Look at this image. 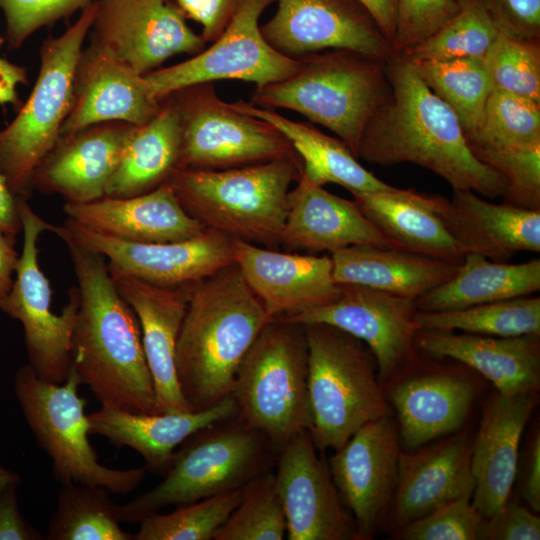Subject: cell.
I'll return each instance as SVG.
<instances>
[{
  "label": "cell",
  "mask_w": 540,
  "mask_h": 540,
  "mask_svg": "<svg viewBox=\"0 0 540 540\" xmlns=\"http://www.w3.org/2000/svg\"><path fill=\"white\" fill-rule=\"evenodd\" d=\"M386 66L390 92L369 119L357 158L383 167L411 163L440 176L453 190L503 197L505 178L472 154L456 115L411 61L395 53Z\"/></svg>",
  "instance_id": "6da1fadb"
},
{
  "label": "cell",
  "mask_w": 540,
  "mask_h": 540,
  "mask_svg": "<svg viewBox=\"0 0 540 540\" xmlns=\"http://www.w3.org/2000/svg\"><path fill=\"white\" fill-rule=\"evenodd\" d=\"M78 306L71 369L101 406L156 413L155 392L138 318L116 287L106 258L68 237Z\"/></svg>",
  "instance_id": "7a4b0ae2"
},
{
  "label": "cell",
  "mask_w": 540,
  "mask_h": 540,
  "mask_svg": "<svg viewBox=\"0 0 540 540\" xmlns=\"http://www.w3.org/2000/svg\"><path fill=\"white\" fill-rule=\"evenodd\" d=\"M272 320L234 263L194 284L176 344V370L191 411L231 395L239 366Z\"/></svg>",
  "instance_id": "3957f363"
},
{
  "label": "cell",
  "mask_w": 540,
  "mask_h": 540,
  "mask_svg": "<svg viewBox=\"0 0 540 540\" xmlns=\"http://www.w3.org/2000/svg\"><path fill=\"white\" fill-rule=\"evenodd\" d=\"M301 173V159L285 158L221 170L177 168L167 184L205 229L278 249L290 187Z\"/></svg>",
  "instance_id": "277c9868"
},
{
  "label": "cell",
  "mask_w": 540,
  "mask_h": 540,
  "mask_svg": "<svg viewBox=\"0 0 540 540\" xmlns=\"http://www.w3.org/2000/svg\"><path fill=\"white\" fill-rule=\"evenodd\" d=\"M292 76L256 87L251 104L284 108L335 133L357 157L363 131L390 92L386 62L349 49L302 56Z\"/></svg>",
  "instance_id": "5b68a950"
},
{
  "label": "cell",
  "mask_w": 540,
  "mask_h": 540,
  "mask_svg": "<svg viewBox=\"0 0 540 540\" xmlns=\"http://www.w3.org/2000/svg\"><path fill=\"white\" fill-rule=\"evenodd\" d=\"M277 455L270 439L239 414L216 421L180 445L160 483L119 505L120 520L139 523L169 506L243 488L271 470Z\"/></svg>",
  "instance_id": "8992f818"
},
{
  "label": "cell",
  "mask_w": 540,
  "mask_h": 540,
  "mask_svg": "<svg viewBox=\"0 0 540 540\" xmlns=\"http://www.w3.org/2000/svg\"><path fill=\"white\" fill-rule=\"evenodd\" d=\"M308 348L310 437L339 449L365 424L388 415L376 360L367 345L328 324H303Z\"/></svg>",
  "instance_id": "52a82bcc"
},
{
  "label": "cell",
  "mask_w": 540,
  "mask_h": 540,
  "mask_svg": "<svg viewBox=\"0 0 540 540\" xmlns=\"http://www.w3.org/2000/svg\"><path fill=\"white\" fill-rule=\"evenodd\" d=\"M96 9L97 0L83 8L62 34L43 41L31 93L16 117L0 130V171L17 198H29L36 169L60 138Z\"/></svg>",
  "instance_id": "ba28073f"
},
{
  "label": "cell",
  "mask_w": 540,
  "mask_h": 540,
  "mask_svg": "<svg viewBox=\"0 0 540 540\" xmlns=\"http://www.w3.org/2000/svg\"><path fill=\"white\" fill-rule=\"evenodd\" d=\"M231 396L238 414L279 450L311 426L303 324L270 320L243 358Z\"/></svg>",
  "instance_id": "9c48e42d"
},
{
  "label": "cell",
  "mask_w": 540,
  "mask_h": 540,
  "mask_svg": "<svg viewBox=\"0 0 540 540\" xmlns=\"http://www.w3.org/2000/svg\"><path fill=\"white\" fill-rule=\"evenodd\" d=\"M80 385L72 369L64 383L55 384L39 378L28 364L18 368L14 380L23 416L38 446L50 457L56 481L128 494L141 484L147 471L144 467L113 469L98 461L88 439L86 400L78 394Z\"/></svg>",
  "instance_id": "30bf717a"
},
{
  "label": "cell",
  "mask_w": 540,
  "mask_h": 540,
  "mask_svg": "<svg viewBox=\"0 0 540 540\" xmlns=\"http://www.w3.org/2000/svg\"><path fill=\"white\" fill-rule=\"evenodd\" d=\"M168 97L180 123L178 168L221 170L300 159L277 128L221 100L213 83L192 85Z\"/></svg>",
  "instance_id": "8fae6325"
},
{
  "label": "cell",
  "mask_w": 540,
  "mask_h": 540,
  "mask_svg": "<svg viewBox=\"0 0 540 540\" xmlns=\"http://www.w3.org/2000/svg\"><path fill=\"white\" fill-rule=\"evenodd\" d=\"M23 243L13 286L0 310L19 321L24 331L28 365L42 380L64 383L72 366L71 336L78 306L77 288L57 315L51 309V285L39 265L38 241L52 225L39 216L26 198H18Z\"/></svg>",
  "instance_id": "7c38bea8"
},
{
  "label": "cell",
  "mask_w": 540,
  "mask_h": 540,
  "mask_svg": "<svg viewBox=\"0 0 540 540\" xmlns=\"http://www.w3.org/2000/svg\"><path fill=\"white\" fill-rule=\"evenodd\" d=\"M275 0H242L223 33L188 60L144 75L157 99L189 86L217 80H242L256 87L296 73L299 59L275 50L263 37L259 19Z\"/></svg>",
  "instance_id": "4fadbf2b"
},
{
  "label": "cell",
  "mask_w": 540,
  "mask_h": 540,
  "mask_svg": "<svg viewBox=\"0 0 540 540\" xmlns=\"http://www.w3.org/2000/svg\"><path fill=\"white\" fill-rule=\"evenodd\" d=\"M53 233L102 254L110 272L163 288L192 286L235 263L232 240L210 229L181 241L136 243L95 232L67 219L55 226Z\"/></svg>",
  "instance_id": "5bb4252c"
},
{
  "label": "cell",
  "mask_w": 540,
  "mask_h": 540,
  "mask_svg": "<svg viewBox=\"0 0 540 540\" xmlns=\"http://www.w3.org/2000/svg\"><path fill=\"white\" fill-rule=\"evenodd\" d=\"M174 0H97L91 43L141 75L206 45Z\"/></svg>",
  "instance_id": "9a60e30c"
},
{
  "label": "cell",
  "mask_w": 540,
  "mask_h": 540,
  "mask_svg": "<svg viewBox=\"0 0 540 540\" xmlns=\"http://www.w3.org/2000/svg\"><path fill=\"white\" fill-rule=\"evenodd\" d=\"M340 285V295L331 303L278 319L328 324L361 340L371 350L384 386L417 355L416 302L365 286Z\"/></svg>",
  "instance_id": "2e32d148"
},
{
  "label": "cell",
  "mask_w": 540,
  "mask_h": 540,
  "mask_svg": "<svg viewBox=\"0 0 540 540\" xmlns=\"http://www.w3.org/2000/svg\"><path fill=\"white\" fill-rule=\"evenodd\" d=\"M262 26L279 53L300 58L327 49H349L388 61L395 53L372 15L358 0H275Z\"/></svg>",
  "instance_id": "e0dca14e"
},
{
  "label": "cell",
  "mask_w": 540,
  "mask_h": 540,
  "mask_svg": "<svg viewBox=\"0 0 540 540\" xmlns=\"http://www.w3.org/2000/svg\"><path fill=\"white\" fill-rule=\"evenodd\" d=\"M274 473L287 525V540H358L328 463L320 459L308 430L278 450Z\"/></svg>",
  "instance_id": "ac0fdd59"
},
{
  "label": "cell",
  "mask_w": 540,
  "mask_h": 540,
  "mask_svg": "<svg viewBox=\"0 0 540 540\" xmlns=\"http://www.w3.org/2000/svg\"><path fill=\"white\" fill-rule=\"evenodd\" d=\"M398 436L389 415L383 416L357 430L327 462L358 540L372 539L384 524L397 482Z\"/></svg>",
  "instance_id": "d6986e66"
},
{
  "label": "cell",
  "mask_w": 540,
  "mask_h": 540,
  "mask_svg": "<svg viewBox=\"0 0 540 540\" xmlns=\"http://www.w3.org/2000/svg\"><path fill=\"white\" fill-rule=\"evenodd\" d=\"M231 240L235 264L271 319L324 306L340 295L330 255L280 252Z\"/></svg>",
  "instance_id": "ffe728a7"
},
{
  "label": "cell",
  "mask_w": 540,
  "mask_h": 540,
  "mask_svg": "<svg viewBox=\"0 0 540 540\" xmlns=\"http://www.w3.org/2000/svg\"><path fill=\"white\" fill-rule=\"evenodd\" d=\"M161 106L162 99L151 94L144 75L90 43L77 65L72 103L60 137L105 122L139 126Z\"/></svg>",
  "instance_id": "44dd1931"
},
{
  "label": "cell",
  "mask_w": 540,
  "mask_h": 540,
  "mask_svg": "<svg viewBox=\"0 0 540 540\" xmlns=\"http://www.w3.org/2000/svg\"><path fill=\"white\" fill-rule=\"evenodd\" d=\"M391 380L395 383L386 398L396 410L399 436L410 448L458 430L476 396L470 378L439 365L424 367L418 355Z\"/></svg>",
  "instance_id": "7402d4cb"
},
{
  "label": "cell",
  "mask_w": 540,
  "mask_h": 540,
  "mask_svg": "<svg viewBox=\"0 0 540 540\" xmlns=\"http://www.w3.org/2000/svg\"><path fill=\"white\" fill-rule=\"evenodd\" d=\"M472 440L468 433L415 453L400 451L393 497L384 523L393 533L436 508L463 497L472 498Z\"/></svg>",
  "instance_id": "603a6c76"
},
{
  "label": "cell",
  "mask_w": 540,
  "mask_h": 540,
  "mask_svg": "<svg viewBox=\"0 0 540 540\" xmlns=\"http://www.w3.org/2000/svg\"><path fill=\"white\" fill-rule=\"evenodd\" d=\"M134 126L105 122L60 137L36 169L32 188L70 203L106 196Z\"/></svg>",
  "instance_id": "cb8c5ba5"
},
{
  "label": "cell",
  "mask_w": 540,
  "mask_h": 540,
  "mask_svg": "<svg viewBox=\"0 0 540 540\" xmlns=\"http://www.w3.org/2000/svg\"><path fill=\"white\" fill-rule=\"evenodd\" d=\"M536 394L496 392L485 404L470 459L475 480L471 502L483 519L494 515L511 495L520 440L537 405Z\"/></svg>",
  "instance_id": "d4e9b609"
},
{
  "label": "cell",
  "mask_w": 540,
  "mask_h": 540,
  "mask_svg": "<svg viewBox=\"0 0 540 540\" xmlns=\"http://www.w3.org/2000/svg\"><path fill=\"white\" fill-rule=\"evenodd\" d=\"M110 274L139 321L154 385L156 413L191 411L177 377L176 344L193 285L163 288L122 274Z\"/></svg>",
  "instance_id": "484cf974"
},
{
  "label": "cell",
  "mask_w": 540,
  "mask_h": 540,
  "mask_svg": "<svg viewBox=\"0 0 540 540\" xmlns=\"http://www.w3.org/2000/svg\"><path fill=\"white\" fill-rule=\"evenodd\" d=\"M63 211L67 219L83 227L128 242L181 241L205 229L183 209L167 182L131 197L65 202Z\"/></svg>",
  "instance_id": "4316f807"
},
{
  "label": "cell",
  "mask_w": 540,
  "mask_h": 540,
  "mask_svg": "<svg viewBox=\"0 0 540 540\" xmlns=\"http://www.w3.org/2000/svg\"><path fill=\"white\" fill-rule=\"evenodd\" d=\"M436 212L467 253L507 262L518 252H540V210L493 203L469 190L436 198Z\"/></svg>",
  "instance_id": "83f0119b"
},
{
  "label": "cell",
  "mask_w": 540,
  "mask_h": 540,
  "mask_svg": "<svg viewBox=\"0 0 540 540\" xmlns=\"http://www.w3.org/2000/svg\"><path fill=\"white\" fill-rule=\"evenodd\" d=\"M415 346L429 357L450 358L477 371L501 394L538 392L540 335L497 337L419 330Z\"/></svg>",
  "instance_id": "f1b7e54d"
},
{
  "label": "cell",
  "mask_w": 540,
  "mask_h": 540,
  "mask_svg": "<svg viewBox=\"0 0 540 540\" xmlns=\"http://www.w3.org/2000/svg\"><path fill=\"white\" fill-rule=\"evenodd\" d=\"M352 245L394 248L354 200L332 194L300 176L288 194L282 246L288 251L331 254Z\"/></svg>",
  "instance_id": "f546056e"
},
{
  "label": "cell",
  "mask_w": 540,
  "mask_h": 540,
  "mask_svg": "<svg viewBox=\"0 0 540 540\" xmlns=\"http://www.w3.org/2000/svg\"><path fill=\"white\" fill-rule=\"evenodd\" d=\"M237 414L231 395L201 411L148 414L101 406L88 414L89 433L105 437L117 449H134L143 457L147 472L163 476L176 448L189 436Z\"/></svg>",
  "instance_id": "4dcf8cb0"
},
{
  "label": "cell",
  "mask_w": 540,
  "mask_h": 540,
  "mask_svg": "<svg viewBox=\"0 0 540 540\" xmlns=\"http://www.w3.org/2000/svg\"><path fill=\"white\" fill-rule=\"evenodd\" d=\"M353 197L395 249L458 264L467 254L437 214V195L394 187Z\"/></svg>",
  "instance_id": "1f68e13d"
},
{
  "label": "cell",
  "mask_w": 540,
  "mask_h": 540,
  "mask_svg": "<svg viewBox=\"0 0 540 540\" xmlns=\"http://www.w3.org/2000/svg\"><path fill=\"white\" fill-rule=\"evenodd\" d=\"M338 284H355L417 300L450 279L458 263L394 248L352 245L330 254Z\"/></svg>",
  "instance_id": "d6a6232c"
},
{
  "label": "cell",
  "mask_w": 540,
  "mask_h": 540,
  "mask_svg": "<svg viewBox=\"0 0 540 540\" xmlns=\"http://www.w3.org/2000/svg\"><path fill=\"white\" fill-rule=\"evenodd\" d=\"M231 104L241 112L272 124L289 140L302 162L301 177L308 182L318 186L338 184L352 195L394 188L365 169L342 140L321 132L312 124L288 119L273 109L243 100Z\"/></svg>",
  "instance_id": "836d02e7"
},
{
  "label": "cell",
  "mask_w": 540,
  "mask_h": 540,
  "mask_svg": "<svg viewBox=\"0 0 540 540\" xmlns=\"http://www.w3.org/2000/svg\"><path fill=\"white\" fill-rule=\"evenodd\" d=\"M539 290L540 259L512 264L467 253L450 279L415 302L421 312L449 311L529 296Z\"/></svg>",
  "instance_id": "e575fe53"
},
{
  "label": "cell",
  "mask_w": 540,
  "mask_h": 540,
  "mask_svg": "<svg viewBox=\"0 0 540 540\" xmlns=\"http://www.w3.org/2000/svg\"><path fill=\"white\" fill-rule=\"evenodd\" d=\"M180 145L178 113L167 96L152 119L133 127L106 196H136L165 184L179 167Z\"/></svg>",
  "instance_id": "d590c367"
},
{
  "label": "cell",
  "mask_w": 540,
  "mask_h": 540,
  "mask_svg": "<svg viewBox=\"0 0 540 540\" xmlns=\"http://www.w3.org/2000/svg\"><path fill=\"white\" fill-rule=\"evenodd\" d=\"M102 486L62 484L45 540H134L122 529L119 505Z\"/></svg>",
  "instance_id": "8d00e7d4"
},
{
  "label": "cell",
  "mask_w": 540,
  "mask_h": 540,
  "mask_svg": "<svg viewBox=\"0 0 540 540\" xmlns=\"http://www.w3.org/2000/svg\"><path fill=\"white\" fill-rule=\"evenodd\" d=\"M415 320L419 330L497 337L540 335V297L529 295L449 311H417Z\"/></svg>",
  "instance_id": "74e56055"
},
{
  "label": "cell",
  "mask_w": 540,
  "mask_h": 540,
  "mask_svg": "<svg viewBox=\"0 0 540 540\" xmlns=\"http://www.w3.org/2000/svg\"><path fill=\"white\" fill-rule=\"evenodd\" d=\"M427 87L456 115L465 134L478 124L492 83L484 57L411 61Z\"/></svg>",
  "instance_id": "f35d334b"
},
{
  "label": "cell",
  "mask_w": 540,
  "mask_h": 540,
  "mask_svg": "<svg viewBox=\"0 0 540 540\" xmlns=\"http://www.w3.org/2000/svg\"><path fill=\"white\" fill-rule=\"evenodd\" d=\"M457 14L405 55L410 61L484 57L499 34L485 0H455Z\"/></svg>",
  "instance_id": "ab89813d"
},
{
  "label": "cell",
  "mask_w": 540,
  "mask_h": 540,
  "mask_svg": "<svg viewBox=\"0 0 540 540\" xmlns=\"http://www.w3.org/2000/svg\"><path fill=\"white\" fill-rule=\"evenodd\" d=\"M244 487L175 506L169 513L149 514L139 522L134 540H212L240 502Z\"/></svg>",
  "instance_id": "60d3db41"
},
{
  "label": "cell",
  "mask_w": 540,
  "mask_h": 540,
  "mask_svg": "<svg viewBox=\"0 0 540 540\" xmlns=\"http://www.w3.org/2000/svg\"><path fill=\"white\" fill-rule=\"evenodd\" d=\"M287 525L271 470L251 480L213 540H283Z\"/></svg>",
  "instance_id": "b9f144b4"
},
{
  "label": "cell",
  "mask_w": 540,
  "mask_h": 540,
  "mask_svg": "<svg viewBox=\"0 0 540 540\" xmlns=\"http://www.w3.org/2000/svg\"><path fill=\"white\" fill-rule=\"evenodd\" d=\"M465 138L468 145H540V104L492 90L478 124Z\"/></svg>",
  "instance_id": "7bdbcfd3"
},
{
  "label": "cell",
  "mask_w": 540,
  "mask_h": 540,
  "mask_svg": "<svg viewBox=\"0 0 540 540\" xmlns=\"http://www.w3.org/2000/svg\"><path fill=\"white\" fill-rule=\"evenodd\" d=\"M484 61L492 90L540 104V38L500 30Z\"/></svg>",
  "instance_id": "ee69618b"
},
{
  "label": "cell",
  "mask_w": 540,
  "mask_h": 540,
  "mask_svg": "<svg viewBox=\"0 0 540 540\" xmlns=\"http://www.w3.org/2000/svg\"><path fill=\"white\" fill-rule=\"evenodd\" d=\"M481 162L498 171L506 180L505 203L540 210V145H468Z\"/></svg>",
  "instance_id": "f6af8a7d"
},
{
  "label": "cell",
  "mask_w": 540,
  "mask_h": 540,
  "mask_svg": "<svg viewBox=\"0 0 540 540\" xmlns=\"http://www.w3.org/2000/svg\"><path fill=\"white\" fill-rule=\"evenodd\" d=\"M484 519L463 497L444 504L393 533L401 540H478Z\"/></svg>",
  "instance_id": "bcb514c9"
},
{
  "label": "cell",
  "mask_w": 540,
  "mask_h": 540,
  "mask_svg": "<svg viewBox=\"0 0 540 540\" xmlns=\"http://www.w3.org/2000/svg\"><path fill=\"white\" fill-rule=\"evenodd\" d=\"M394 53L406 54L446 25L458 12L455 0H395Z\"/></svg>",
  "instance_id": "7dc6e473"
},
{
  "label": "cell",
  "mask_w": 540,
  "mask_h": 540,
  "mask_svg": "<svg viewBox=\"0 0 540 540\" xmlns=\"http://www.w3.org/2000/svg\"><path fill=\"white\" fill-rule=\"evenodd\" d=\"M95 0H0L10 48H19L36 31L82 10Z\"/></svg>",
  "instance_id": "c3c4849f"
},
{
  "label": "cell",
  "mask_w": 540,
  "mask_h": 540,
  "mask_svg": "<svg viewBox=\"0 0 540 540\" xmlns=\"http://www.w3.org/2000/svg\"><path fill=\"white\" fill-rule=\"evenodd\" d=\"M540 518L511 496L491 517L484 519L478 540H538Z\"/></svg>",
  "instance_id": "681fc988"
},
{
  "label": "cell",
  "mask_w": 540,
  "mask_h": 540,
  "mask_svg": "<svg viewBox=\"0 0 540 540\" xmlns=\"http://www.w3.org/2000/svg\"><path fill=\"white\" fill-rule=\"evenodd\" d=\"M485 2L501 31L524 38H540V0Z\"/></svg>",
  "instance_id": "f907efd6"
},
{
  "label": "cell",
  "mask_w": 540,
  "mask_h": 540,
  "mask_svg": "<svg viewBox=\"0 0 540 540\" xmlns=\"http://www.w3.org/2000/svg\"><path fill=\"white\" fill-rule=\"evenodd\" d=\"M187 19L199 23L200 36L213 42L226 29L242 0H174Z\"/></svg>",
  "instance_id": "816d5d0a"
},
{
  "label": "cell",
  "mask_w": 540,
  "mask_h": 540,
  "mask_svg": "<svg viewBox=\"0 0 540 540\" xmlns=\"http://www.w3.org/2000/svg\"><path fill=\"white\" fill-rule=\"evenodd\" d=\"M20 482H12L0 490V540H45L20 511L17 496Z\"/></svg>",
  "instance_id": "f5cc1de1"
},
{
  "label": "cell",
  "mask_w": 540,
  "mask_h": 540,
  "mask_svg": "<svg viewBox=\"0 0 540 540\" xmlns=\"http://www.w3.org/2000/svg\"><path fill=\"white\" fill-rule=\"evenodd\" d=\"M521 496L535 512L540 511V433L533 432L527 446L521 474Z\"/></svg>",
  "instance_id": "db71d44e"
},
{
  "label": "cell",
  "mask_w": 540,
  "mask_h": 540,
  "mask_svg": "<svg viewBox=\"0 0 540 540\" xmlns=\"http://www.w3.org/2000/svg\"><path fill=\"white\" fill-rule=\"evenodd\" d=\"M19 257L15 238L0 230V306L13 286Z\"/></svg>",
  "instance_id": "11a10c76"
},
{
  "label": "cell",
  "mask_w": 540,
  "mask_h": 540,
  "mask_svg": "<svg viewBox=\"0 0 540 540\" xmlns=\"http://www.w3.org/2000/svg\"><path fill=\"white\" fill-rule=\"evenodd\" d=\"M0 230L16 238L22 232L18 198L10 190L0 171Z\"/></svg>",
  "instance_id": "9f6ffc18"
},
{
  "label": "cell",
  "mask_w": 540,
  "mask_h": 540,
  "mask_svg": "<svg viewBox=\"0 0 540 540\" xmlns=\"http://www.w3.org/2000/svg\"><path fill=\"white\" fill-rule=\"evenodd\" d=\"M3 39L0 37V47ZM27 83V73L23 67L9 62L0 55V104L15 102L17 87Z\"/></svg>",
  "instance_id": "6f0895ef"
},
{
  "label": "cell",
  "mask_w": 540,
  "mask_h": 540,
  "mask_svg": "<svg viewBox=\"0 0 540 540\" xmlns=\"http://www.w3.org/2000/svg\"><path fill=\"white\" fill-rule=\"evenodd\" d=\"M372 15L386 39L392 44L396 30L395 0H358ZM392 46V45H391Z\"/></svg>",
  "instance_id": "680465c9"
},
{
  "label": "cell",
  "mask_w": 540,
  "mask_h": 540,
  "mask_svg": "<svg viewBox=\"0 0 540 540\" xmlns=\"http://www.w3.org/2000/svg\"><path fill=\"white\" fill-rule=\"evenodd\" d=\"M16 481H21L19 474L0 465V490Z\"/></svg>",
  "instance_id": "91938a15"
}]
</instances>
